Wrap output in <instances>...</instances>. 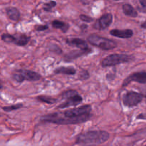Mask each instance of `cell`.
Segmentation results:
<instances>
[{
    "instance_id": "obj_28",
    "label": "cell",
    "mask_w": 146,
    "mask_h": 146,
    "mask_svg": "<svg viewBox=\"0 0 146 146\" xmlns=\"http://www.w3.org/2000/svg\"><path fill=\"white\" fill-rule=\"evenodd\" d=\"M2 84H1V81H0V89H1V88H2Z\"/></svg>"
},
{
    "instance_id": "obj_4",
    "label": "cell",
    "mask_w": 146,
    "mask_h": 146,
    "mask_svg": "<svg viewBox=\"0 0 146 146\" xmlns=\"http://www.w3.org/2000/svg\"><path fill=\"white\" fill-rule=\"evenodd\" d=\"M134 59L133 56L127 55V54H113L108 55L101 61V64L103 67L115 66L118 64L128 63Z\"/></svg>"
},
{
    "instance_id": "obj_24",
    "label": "cell",
    "mask_w": 146,
    "mask_h": 146,
    "mask_svg": "<svg viewBox=\"0 0 146 146\" xmlns=\"http://www.w3.org/2000/svg\"><path fill=\"white\" fill-rule=\"evenodd\" d=\"M48 29V27L47 25H37L35 26V29L36 31H44Z\"/></svg>"
},
{
    "instance_id": "obj_15",
    "label": "cell",
    "mask_w": 146,
    "mask_h": 146,
    "mask_svg": "<svg viewBox=\"0 0 146 146\" xmlns=\"http://www.w3.org/2000/svg\"><path fill=\"white\" fill-rule=\"evenodd\" d=\"M122 9L123 11V13L126 16L133 17V18H135V17H138V12L135 9V8L132 5H131V4H124V5H123Z\"/></svg>"
},
{
    "instance_id": "obj_13",
    "label": "cell",
    "mask_w": 146,
    "mask_h": 146,
    "mask_svg": "<svg viewBox=\"0 0 146 146\" xmlns=\"http://www.w3.org/2000/svg\"><path fill=\"white\" fill-rule=\"evenodd\" d=\"M84 55H87V54L85 51H81V50H74V51H71L68 54H66L64 59L66 61H71L72 60L76 59V58H78V57H81V56Z\"/></svg>"
},
{
    "instance_id": "obj_7",
    "label": "cell",
    "mask_w": 146,
    "mask_h": 146,
    "mask_svg": "<svg viewBox=\"0 0 146 146\" xmlns=\"http://www.w3.org/2000/svg\"><path fill=\"white\" fill-rule=\"evenodd\" d=\"M143 96L140 93L132 91H128L123 96V103L124 106L131 108V107L136 106L141 104V101H143Z\"/></svg>"
},
{
    "instance_id": "obj_25",
    "label": "cell",
    "mask_w": 146,
    "mask_h": 146,
    "mask_svg": "<svg viewBox=\"0 0 146 146\" xmlns=\"http://www.w3.org/2000/svg\"><path fill=\"white\" fill-rule=\"evenodd\" d=\"M137 119L146 120V113H141L136 117Z\"/></svg>"
},
{
    "instance_id": "obj_6",
    "label": "cell",
    "mask_w": 146,
    "mask_h": 146,
    "mask_svg": "<svg viewBox=\"0 0 146 146\" xmlns=\"http://www.w3.org/2000/svg\"><path fill=\"white\" fill-rule=\"evenodd\" d=\"M12 78L18 83H22L24 81H37L41 78V76L35 71L26 69H19L13 74Z\"/></svg>"
},
{
    "instance_id": "obj_23",
    "label": "cell",
    "mask_w": 146,
    "mask_h": 146,
    "mask_svg": "<svg viewBox=\"0 0 146 146\" xmlns=\"http://www.w3.org/2000/svg\"><path fill=\"white\" fill-rule=\"evenodd\" d=\"M139 2L141 7L139 9L142 12L146 13V0H139Z\"/></svg>"
},
{
    "instance_id": "obj_9",
    "label": "cell",
    "mask_w": 146,
    "mask_h": 146,
    "mask_svg": "<svg viewBox=\"0 0 146 146\" xmlns=\"http://www.w3.org/2000/svg\"><path fill=\"white\" fill-rule=\"evenodd\" d=\"M66 42L68 45L71 46L76 47V48H79V50L85 51L87 54L91 52V48L88 46L86 41H84V39L78 38H68V39L66 40Z\"/></svg>"
},
{
    "instance_id": "obj_5",
    "label": "cell",
    "mask_w": 146,
    "mask_h": 146,
    "mask_svg": "<svg viewBox=\"0 0 146 146\" xmlns=\"http://www.w3.org/2000/svg\"><path fill=\"white\" fill-rule=\"evenodd\" d=\"M61 98L66 99L65 102L60 104L57 108H65L71 106H76L81 104L83 98L76 90H68L61 94Z\"/></svg>"
},
{
    "instance_id": "obj_19",
    "label": "cell",
    "mask_w": 146,
    "mask_h": 146,
    "mask_svg": "<svg viewBox=\"0 0 146 146\" xmlns=\"http://www.w3.org/2000/svg\"><path fill=\"white\" fill-rule=\"evenodd\" d=\"M23 106L22 104H14V105L9 106H4L2 108L3 111H6V112H10V111H15V110L20 109L21 107Z\"/></svg>"
},
{
    "instance_id": "obj_2",
    "label": "cell",
    "mask_w": 146,
    "mask_h": 146,
    "mask_svg": "<svg viewBox=\"0 0 146 146\" xmlns=\"http://www.w3.org/2000/svg\"><path fill=\"white\" fill-rule=\"evenodd\" d=\"M110 134L105 131H88L79 134L76 140V143L83 146L98 145L106 142Z\"/></svg>"
},
{
    "instance_id": "obj_22",
    "label": "cell",
    "mask_w": 146,
    "mask_h": 146,
    "mask_svg": "<svg viewBox=\"0 0 146 146\" xmlns=\"http://www.w3.org/2000/svg\"><path fill=\"white\" fill-rule=\"evenodd\" d=\"M80 19L81 20V21H84V22H91V21H94V19L91 18V17H88V16L87 15H85V14H81L80 15Z\"/></svg>"
},
{
    "instance_id": "obj_14",
    "label": "cell",
    "mask_w": 146,
    "mask_h": 146,
    "mask_svg": "<svg viewBox=\"0 0 146 146\" xmlns=\"http://www.w3.org/2000/svg\"><path fill=\"white\" fill-rule=\"evenodd\" d=\"M54 73L56 74H66V75H74L76 73V70L74 68V67L68 66H61L58 67V68H56L54 70Z\"/></svg>"
},
{
    "instance_id": "obj_10",
    "label": "cell",
    "mask_w": 146,
    "mask_h": 146,
    "mask_svg": "<svg viewBox=\"0 0 146 146\" xmlns=\"http://www.w3.org/2000/svg\"><path fill=\"white\" fill-rule=\"evenodd\" d=\"M113 21V15L111 14H105L101 16L94 24V28L98 30H104L108 28Z\"/></svg>"
},
{
    "instance_id": "obj_26",
    "label": "cell",
    "mask_w": 146,
    "mask_h": 146,
    "mask_svg": "<svg viewBox=\"0 0 146 146\" xmlns=\"http://www.w3.org/2000/svg\"><path fill=\"white\" fill-rule=\"evenodd\" d=\"M141 27H142L143 29H146V21H145V22H143L141 24Z\"/></svg>"
},
{
    "instance_id": "obj_30",
    "label": "cell",
    "mask_w": 146,
    "mask_h": 146,
    "mask_svg": "<svg viewBox=\"0 0 146 146\" xmlns=\"http://www.w3.org/2000/svg\"><path fill=\"white\" fill-rule=\"evenodd\" d=\"M145 146H146V145H145Z\"/></svg>"
},
{
    "instance_id": "obj_27",
    "label": "cell",
    "mask_w": 146,
    "mask_h": 146,
    "mask_svg": "<svg viewBox=\"0 0 146 146\" xmlns=\"http://www.w3.org/2000/svg\"><path fill=\"white\" fill-rule=\"evenodd\" d=\"M142 94V95L143 96V97H146V91H144V92L143 93V94Z\"/></svg>"
},
{
    "instance_id": "obj_20",
    "label": "cell",
    "mask_w": 146,
    "mask_h": 146,
    "mask_svg": "<svg viewBox=\"0 0 146 146\" xmlns=\"http://www.w3.org/2000/svg\"><path fill=\"white\" fill-rule=\"evenodd\" d=\"M56 2L54 1H51L48 3H46L44 4V9L46 11H50L54 7H56Z\"/></svg>"
},
{
    "instance_id": "obj_8",
    "label": "cell",
    "mask_w": 146,
    "mask_h": 146,
    "mask_svg": "<svg viewBox=\"0 0 146 146\" xmlns=\"http://www.w3.org/2000/svg\"><path fill=\"white\" fill-rule=\"evenodd\" d=\"M131 82H137L141 84H146V72L141 71V72H135L128 76L123 83V87H125L129 85Z\"/></svg>"
},
{
    "instance_id": "obj_1",
    "label": "cell",
    "mask_w": 146,
    "mask_h": 146,
    "mask_svg": "<svg viewBox=\"0 0 146 146\" xmlns=\"http://www.w3.org/2000/svg\"><path fill=\"white\" fill-rule=\"evenodd\" d=\"M91 106L84 105L78 108L66 110L64 112L44 115L41 116V121L57 125H74L87 122L91 120Z\"/></svg>"
},
{
    "instance_id": "obj_12",
    "label": "cell",
    "mask_w": 146,
    "mask_h": 146,
    "mask_svg": "<svg viewBox=\"0 0 146 146\" xmlns=\"http://www.w3.org/2000/svg\"><path fill=\"white\" fill-rule=\"evenodd\" d=\"M6 13L10 20L14 21H18L20 19V12L16 7H7L6 9Z\"/></svg>"
},
{
    "instance_id": "obj_29",
    "label": "cell",
    "mask_w": 146,
    "mask_h": 146,
    "mask_svg": "<svg viewBox=\"0 0 146 146\" xmlns=\"http://www.w3.org/2000/svg\"><path fill=\"white\" fill-rule=\"evenodd\" d=\"M115 1H120V0H115Z\"/></svg>"
},
{
    "instance_id": "obj_18",
    "label": "cell",
    "mask_w": 146,
    "mask_h": 146,
    "mask_svg": "<svg viewBox=\"0 0 146 146\" xmlns=\"http://www.w3.org/2000/svg\"><path fill=\"white\" fill-rule=\"evenodd\" d=\"M36 99L41 102L48 104H54L57 101V99L53 98V97L48 96H39L36 97Z\"/></svg>"
},
{
    "instance_id": "obj_17",
    "label": "cell",
    "mask_w": 146,
    "mask_h": 146,
    "mask_svg": "<svg viewBox=\"0 0 146 146\" xmlns=\"http://www.w3.org/2000/svg\"><path fill=\"white\" fill-rule=\"evenodd\" d=\"M52 27L55 29H61L63 32H66L68 31V28H69V25L68 24L64 22V21H59V20H54L52 21Z\"/></svg>"
},
{
    "instance_id": "obj_11",
    "label": "cell",
    "mask_w": 146,
    "mask_h": 146,
    "mask_svg": "<svg viewBox=\"0 0 146 146\" xmlns=\"http://www.w3.org/2000/svg\"><path fill=\"white\" fill-rule=\"evenodd\" d=\"M110 34L115 37L121 38H130L133 35V31L131 29H113Z\"/></svg>"
},
{
    "instance_id": "obj_3",
    "label": "cell",
    "mask_w": 146,
    "mask_h": 146,
    "mask_svg": "<svg viewBox=\"0 0 146 146\" xmlns=\"http://www.w3.org/2000/svg\"><path fill=\"white\" fill-rule=\"evenodd\" d=\"M88 42L92 46L104 50L114 49L117 47V43L113 40L109 39V38H105V37L101 36L96 34H91L88 36Z\"/></svg>"
},
{
    "instance_id": "obj_21",
    "label": "cell",
    "mask_w": 146,
    "mask_h": 146,
    "mask_svg": "<svg viewBox=\"0 0 146 146\" xmlns=\"http://www.w3.org/2000/svg\"><path fill=\"white\" fill-rule=\"evenodd\" d=\"M89 74L86 70L82 69V71L80 72L79 74V78L80 80H86L89 78Z\"/></svg>"
},
{
    "instance_id": "obj_16",
    "label": "cell",
    "mask_w": 146,
    "mask_h": 146,
    "mask_svg": "<svg viewBox=\"0 0 146 146\" xmlns=\"http://www.w3.org/2000/svg\"><path fill=\"white\" fill-rule=\"evenodd\" d=\"M16 39L14 44L19 46H26L30 41V37L26 34H19L18 36H15Z\"/></svg>"
}]
</instances>
